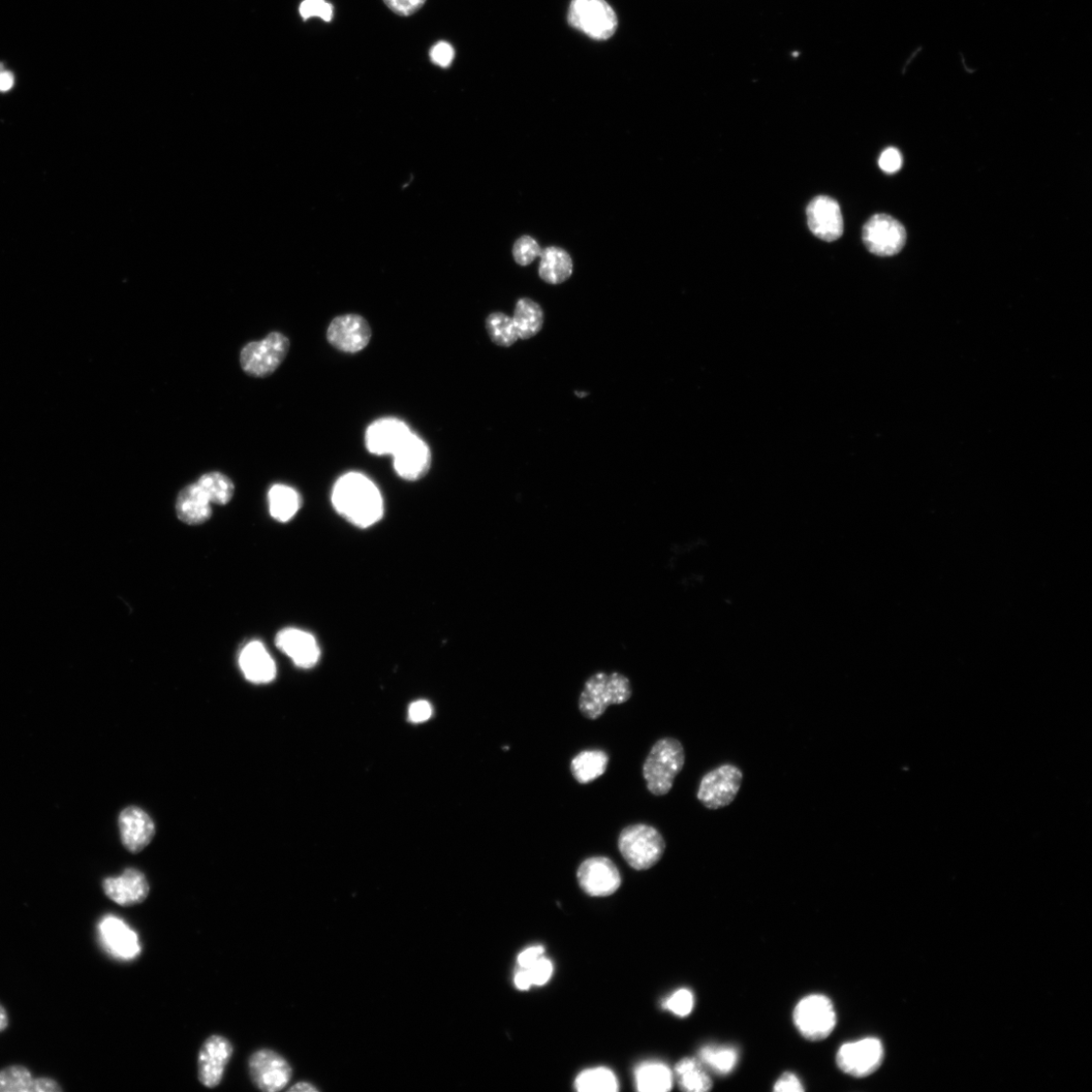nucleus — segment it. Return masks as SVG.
Wrapping results in <instances>:
<instances>
[{
    "mask_svg": "<svg viewBox=\"0 0 1092 1092\" xmlns=\"http://www.w3.org/2000/svg\"><path fill=\"white\" fill-rule=\"evenodd\" d=\"M335 510L360 528L378 523L384 516V500L380 490L359 473L342 476L332 492Z\"/></svg>",
    "mask_w": 1092,
    "mask_h": 1092,
    "instance_id": "f257e3e1",
    "label": "nucleus"
},
{
    "mask_svg": "<svg viewBox=\"0 0 1092 1092\" xmlns=\"http://www.w3.org/2000/svg\"><path fill=\"white\" fill-rule=\"evenodd\" d=\"M632 696V683L626 675L598 672L586 681L579 698V709L587 720L596 721L609 706L626 703Z\"/></svg>",
    "mask_w": 1092,
    "mask_h": 1092,
    "instance_id": "f03ea898",
    "label": "nucleus"
},
{
    "mask_svg": "<svg viewBox=\"0 0 1092 1092\" xmlns=\"http://www.w3.org/2000/svg\"><path fill=\"white\" fill-rule=\"evenodd\" d=\"M684 765L682 743L673 737L659 739L652 745L643 764L642 773L648 791L655 796L667 795Z\"/></svg>",
    "mask_w": 1092,
    "mask_h": 1092,
    "instance_id": "7ed1b4c3",
    "label": "nucleus"
},
{
    "mask_svg": "<svg viewBox=\"0 0 1092 1092\" xmlns=\"http://www.w3.org/2000/svg\"><path fill=\"white\" fill-rule=\"evenodd\" d=\"M618 849L632 868L643 871L661 861L665 854L666 841L657 829L638 824L622 830L618 837Z\"/></svg>",
    "mask_w": 1092,
    "mask_h": 1092,
    "instance_id": "20e7f679",
    "label": "nucleus"
},
{
    "mask_svg": "<svg viewBox=\"0 0 1092 1092\" xmlns=\"http://www.w3.org/2000/svg\"><path fill=\"white\" fill-rule=\"evenodd\" d=\"M291 349L290 339L279 332H271L261 341L248 343L241 352L240 364L248 376L267 378L287 358Z\"/></svg>",
    "mask_w": 1092,
    "mask_h": 1092,
    "instance_id": "39448f33",
    "label": "nucleus"
},
{
    "mask_svg": "<svg viewBox=\"0 0 1092 1092\" xmlns=\"http://www.w3.org/2000/svg\"><path fill=\"white\" fill-rule=\"evenodd\" d=\"M799 1033L809 1041L828 1038L836 1024L834 1007L826 995L811 994L802 998L793 1014Z\"/></svg>",
    "mask_w": 1092,
    "mask_h": 1092,
    "instance_id": "423d86ee",
    "label": "nucleus"
},
{
    "mask_svg": "<svg viewBox=\"0 0 1092 1092\" xmlns=\"http://www.w3.org/2000/svg\"><path fill=\"white\" fill-rule=\"evenodd\" d=\"M569 23L595 40H608L618 25L616 14L605 0H573Z\"/></svg>",
    "mask_w": 1092,
    "mask_h": 1092,
    "instance_id": "0eeeda50",
    "label": "nucleus"
},
{
    "mask_svg": "<svg viewBox=\"0 0 1092 1092\" xmlns=\"http://www.w3.org/2000/svg\"><path fill=\"white\" fill-rule=\"evenodd\" d=\"M862 237L868 251L882 258L898 255L907 243L906 229L885 214L873 215L865 224Z\"/></svg>",
    "mask_w": 1092,
    "mask_h": 1092,
    "instance_id": "6e6552de",
    "label": "nucleus"
},
{
    "mask_svg": "<svg viewBox=\"0 0 1092 1092\" xmlns=\"http://www.w3.org/2000/svg\"><path fill=\"white\" fill-rule=\"evenodd\" d=\"M741 783L742 772L735 765L725 764L702 778L697 797L706 808L720 809L733 803Z\"/></svg>",
    "mask_w": 1092,
    "mask_h": 1092,
    "instance_id": "1a4fd4ad",
    "label": "nucleus"
},
{
    "mask_svg": "<svg viewBox=\"0 0 1092 1092\" xmlns=\"http://www.w3.org/2000/svg\"><path fill=\"white\" fill-rule=\"evenodd\" d=\"M884 1049L880 1040L866 1038L846 1043L836 1053V1065L846 1074L866 1077L876 1072L882 1065Z\"/></svg>",
    "mask_w": 1092,
    "mask_h": 1092,
    "instance_id": "9d476101",
    "label": "nucleus"
},
{
    "mask_svg": "<svg viewBox=\"0 0 1092 1092\" xmlns=\"http://www.w3.org/2000/svg\"><path fill=\"white\" fill-rule=\"evenodd\" d=\"M249 1072L259 1089L276 1092L290 1083L293 1070L282 1055L269 1049H261L249 1059Z\"/></svg>",
    "mask_w": 1092,
    "mask_h": 1092,
    "instance_id": "9b49d317",
    "label": "nucleus"
},
{
    "mask_svg": "<svg viewBox=\"0 0 1092 1092\" xmlns=\"http://www.w3.org/2000/svg\"><path fill=\"white\" fill-rule=\"evenodd\" d=\"M577 878L582 890L593 897L610 896L622 882L618 868L606 857L585 860L578 869Z\"/></svg>",
    "mask_w": 1092,
    "mask_h": 1092,
    "instance_id": "f8f14e48",
    "label": "nucleus"
},
{
    "mask_svg": "<svg viewBox=\"0 0 1092 1092\" xmlns=\"http://www.w3.org/2000/svg\"><path fill=\"white\" fill-rule=\"evenodd\" d=\"M372 331L360 315L349 314L332 320L327 329V340L336 350L346 354L363 351L370 342Z\"/></svg>",
    "mask_w": 1092,
    "mask_h": 1092,
    "instance_id": "ddd939ff",
    "label": "nucleus"
},
{
    "mask_svg": "<svg viewBox=\"0 0 1092 1092\" xmlns=\"http://www.w3.org/2000/svg\"><path fill=\"white\" fill-rule=\"evenodd\" d=\"M99 935L106 951L119 960L131 961L141 953L137 932L115 916H107L100 922Z\"/></svg>",
    "mask_w": 1092,
    "mask_h": 1092,
    "instance_id": "4468645a",
    "label": "nucleus"
},
{
    "mask_svg": "<svg viewBox=\"0 0 1092 1092\" xmlns=\"http://www.w3.org/2000/svg\"><path fill=\"white\" fill-rule=\"evenodd\" d=\"M231 1042L223 1036H211L199 1054V1079L208 1088L221 1083L225 1069L233 1055Z\"/></svg>",
    "mask_w": 1092,
    "mask_h": 1092,
    "instance_id": "2eb2a0df",
    "label": "nucleus"
},
{
    "mask_svg": "<svg viewBox=\"0 0 1092 1092\" xmlns=\"http://www.w3.org/2000/svg\"><path fill=\"white\" fill-rule=\"evenodd\" d=\"M806 214L810 231L824 241L833 242L844 233V218L839 205L830 197L815 198L809 203Z\"/></svg>",
    "mask_w": 1092,
    "mask_h": 1092,
    "instance_id": "dca6fc26",
    "label": "nucleus"
},
{
    "mask_svg": "<svg viewBox=\"0 0 1092 1092\" xmlns=\"http://www.w3.org/2000/svg\"><path fill=\"white\" fill-rule=\"evenodd\" d=\"M397 474L405 481L415 482L424 478L431 466L429 447L411 433L407 440L393 454Z\"/></svg>",
    "mask_w": 1092,
    "mask_h": 1092,
    "instance_id": "f3484780",
    "label": "nucleus"
},
{
    "mask_svg": "<svg viewBox=\"0 0 1092 1092\" xmlns=\"http://www.w3.org/2000/svg\"><path fill=\"white\" fill-rule=\"evenodd\" d=\"M105 894L120 907H133L149 895L150 887L144 874L134 868L123 871L119 878L104 880Z\"/></svg>",
    "mask_w": 1092,
    "mask_h": 1092,
    "instance_id": "a211bd4d",
    "label": "nucleus"
},
{
    "mask_svg": "<svg viewBox=\"0 0 1092 1092\" xmlns=\"http://www.w3.org/2000/svg\"><path fill=\"white\" fill-rule=\"evenodd\" d=\"M411 433L404 422L396 418H383L367 428L365 446L372 454L393 455Z\"/></svg>",
    "mask_w": 1092,
    "mask_h": 1092,
    "instance_id": "6ab92c4d",
    "label": "nucleus"
},
{
    "mask_svg": "<svg viewBox=\"0 0 1092 1092\" xmlns=\"http://www.w3.org/2000/svg\"><path fill=\"white\" fill-rule=\"evenodd\" d=\"M275 643L299 668H313L320 660L321 649L317 640L307 632L286 629L277 634Z\"/></svg>",
    "mask_w": 1092,
    "mask_h": 1092,
    "instance_id": "aec40b11",
    "label": "nucleus"
},
{
    "mask_svg": "<svg viewBox=\"0 0 1092 1092\" xmlns=\"http://www.w3.org/2000/svg\"><path fill=\"white\" fill-rule=\"evenodd\" d=\"M119 827L122 845L131 853L143 851L155 834L151 818L139 807L130 806L121 811Z\"/></svg>",
    "mask_w": 1092,
    "mask_h": 1092,
    "instance_id": "412c9836",
    "label": "nucleus"
},
{
    "mask_svg": "<svg viewBox=\"0 0 1092 1092\" xmlns=\"http://www.w3.org/2000/svg\"><path fill=\"white\" fill-rule=\"evenodd\" d=\"M240 668L248 681L267 684L276 676V666L261 641L248 643L240 653Z\"/></svg>",
    "mask_w": 1092,
    "mask_h": 1092,
    "instance_id": "4be33fe9",
    "label": "nucleus"
},
{
    "mask_svg": "<svg viewBox=\"0 0 1092 1092\" xmlns=\"http://www.w3.org/2000/svg\"><path fill=\"white\" fill-rule=\"evenodd\" d=\"M211 501L198 484L183 488L176 500V514L180 521L189 525H201L212 517Z\"/></svg>",
    "mask_w": 1092,
    "mask_h": 1092,
    "instance_id": "5701e85b",
    "label": "nucleus"
},
{
    "mask_svg": "<svg viewBox=\"0 0 1092 1092\" xmlns=\"http://www.w3.org/2000/svg\"><path fill=\"white\" fill-rule=\"evenodd\" d=\"M540 276L550 285L563 284L573 273V261L563 248L551 246L541 254Z\"/></svg>",
    "mask_w": 1092,
    "mask_h": 1092,
    "instance_id": "b1692460",
    "label": "nucleus"
},
{
    "mask_svg": "<svg viewBox=\"0 0 1092 1092\" xmlns=\"http://www.w3.org/2000/svg\"><path fill=\"white\" fill-rule=\"evenodd\" d=\"M636 1085L641 1092H667L674 1083L673 1071L662 1063H644L635 1071Z\"/></svg>",
    "mask_w": 1092,
    "mask_h": 1092,
    "instance_id": "393cba45",
    "label": "nucleus"
},
{
    "mask_svg": "<svg viewBox=\"0 0 1092 1092\" xmlns=\"http://www.w3.org/2000/svg\"><path fill=\"white\" fill-rule=\"evenodd\" d=\"M675 1076L679 1087L688 1092H706L713 1086L712 1080L696 1058H685L675 1068Z\"/></svg>",
    "mask_w": 1092,
    "mask_h": 1092,
    "instance_id": "a878e982",
    "label": "nucleus"
},
{
    "mask_svg": "<svg viewBox=\"0 0 1092 1092\" xmlns=\"http://www.w3.org/2000/svg\"><path fill=\"white\" fill-rule=\"evenodd\" d=\"M608 763L609 757L604 751H583L573 759L571 772L580 784H589L606 772Z\"/></svg>",
    "mask_w": 1092,
    "mask_h": 1092,
    "instance_id": "bb28decb",
    "label": "nucleus"
},
{
    "mask_svg": "<svg viewBox=\"0 0 1092 1092\" xmlns=\"http://www.w3.org/2000/svg\"><path fill=\"white\" fill-rule=\"evenodd\" d=\"M268 501L270 515L282 523L292 520L302 504L299 493L285 485H274L269 490Z\"/></svg>",
    "mask_w": 1092,
    "mask_h": 1092,
    "instance_id": "cd10ccee",
    "label": "nucleus"
},
{
    "mask_svg": "<svg viewBox=\"0 0 1092 1092\" xmlns=\"http://www.w3.org/2000/svg\"><path fill=\"white\" fill-rule=\"evenodd\" d=\"M513 321L520 339L533 338L544 326V310L533 300L520 299L515 307Z\"/></svg>",
    "mask_w": 1092,
    "mask_h": 1092,
    "instance_id": "c85d7f7f",
    "label": "nucleus"
},
{
    "mask_svg": "<svg viewBox=\"0 0 1092 1092\" xmlns=\"http://www.w3.org/2000/svg\"><path fill=\"white\" fill-rule=\"evenodd\" d=\"M738 1051L733 1046L707 1045L700 1049L701 1064L719 1075L731 1074L738 1063Z\"/></svg>",
    "mask_w": 1092,
    "mask_h": 1092,
    "instance_id": "c756f323",
    "label": "nucleus"
},
{
    "mask_svg": "<svg viewBox=\"0 0 1092 1092\" xmlns=\"http://www.w3.org/2000/svg\"><path fill=\"white\" fill-rule=\"evenodd\" d=\"M575 1086L581 1092H615L619 1089L614 1072L604 1068L584 1070L578 1075Z\"/></svg>",
    "mask_w": 1092,
    "mask_h": 1092,
    "instance_id": "7c9ffc66",
    "label": "nucleus"
},
{
    "mask_svg": "<svg viewBox=\"0 0 1092 1092\" xmlns=\"http://www.w3.org/2000/svg\"><path fill=\"white\" fill-rule=\"evenodd\" d=\"M197 484L207 494L211 503L216 505H227L234 496L233 482L222 473H208L202 476Z\"/></svg>",
    "mask_w": 1092,
    "mask_h": 1092,
    "instance_id": "2f4dec72",
    "label": "nucleus"
},
{
    "mask_svg": "<svg viewBox=\"0 0 1092 1092\" xmlns=\"http://www.w3.org/2000/svg\"><path fill=\"white\" fill-rule=\"evenodd\" d=\"M486 329L495 345L510 348L519 339L513 318L503 313H493L486 320Z\"/></svg>",
    "mask_w": 1092,
    "mask_h": 1092,
    "instance_id": "473e14b6",
    "label": "nucleus"
},
{
    "mask_svg": "<svg viewBox=\"0 0 1092 1092\" xmlns=\"http://www.w3.org/2000/svg\"><path fill=\"white\" fill-rule=\"evenodd\" d=\"M34 1081L32 1072L22 1066L0 1070V1092H33Z\"/></svg>",
    "mask_w": 1092,
    "mask_h": 1092,
    "instance_id": "72a5a7b5",
    "label": "nucleus"
},
{
    "mask_svg": "<svg viewBox=\"0 0 1092 1092\" xmlns=\"http://www.w3.org/2000/svg\"><path fill=\"white\" fill-rule=\"evenodd\" d=\"M542 254V248L536 239L528 235L519 238L513 246L515 261L526 266L533 263Z\"/></svg>",
    "mask_w": 1092,
    "mask_h": 1092,
    "instance_id": "f704fd0d",
    "label": "nucleus"
},
{
    "mask_svg": "<svg viewBox=\"0 0 1092 1092\" xmlns=\"http://www.w3.org/2000/svg\"><path fill=\"white\" fill-rule=\"evenodd\" d=\"M663 1007L678 1017H688L694 1008V995L689 989H679L667 998Z\"/></svg>",
    "mask_w": 1092,
    "mask_h": 1092,
    "instance_id": "c9c22d12",
    "label": "nucleus"
},
{
    "mask_svg": "<svg viewBox=\"0 0 1092 1092\" xmlns=\"http://www.w3.org/2000/svg\"><path fill=\"white\" fill-rule=\"evenodd\" d=\"M300 14L304 20L319 17L325 22H330L333 18V7L325 0H304L300 6Z\"/></svg>",
    "mask_w": 1092,
    "mask_h": 1092,
    "instance_id": "e433bc0d",
    "label": "nucleus"
},
{
    "mask_svg": "<svg viewBox=\"0 0 1092 1092\" xmlns=\"http://www.w3.org/2000/svg\"><path fill=\"white\" fill-rule=\"evenodd\" d=\"M524 971L527 973L533 985L543 986L550 979L553 973V966L548 959L543 956L534 965L530 966L529 969Z\"/></svg>",
    "mask_w": 1092,
    "mask_h": 1092,
    "instance_id": "4c0bfd02",
    "label": "nucleus"
},
{
    "mask_svg": "<svg viewBox=\"0 0 1092 1092\" xmlns=\"http://www.w3.org/2000/svg\"><path fill=\"white\" fill-rule=\"evenodd\" d=\"M384 2L395 14L409 17L420 11L426 0H384Z\"/></svg>",
    "mask_w": 1092,
    "mask_h": 1092,
    "instance_id": "58836bf2",
    "label": "nucleus"
},
{
    "mask_svg": "<svg viewBox=\"0 0 1092 1092\" xmlns=\"http://www.w3.org/2000/svg\"><path fill=\"white\" fill-rule=\"evenodd\" d=\"M430 58L434 65L446 69L452 64L454 50L451 44L440 42L431 49Z\"/></svg>",
    "mask_w": 1092,
    "mask_h": 1092,
    "instance_id": "ea45409f",
    "label": "nucleus"
},
{
    "mask_svg": "<svg viewBox=\"0 0 1092 1092\" xmlns=\"http://www.w3.org/2000/svg\"><path fill=\"white\" fill-rule=\"evenodd\" d=\"M879 166L885 173L897 172L902 166L901 153L896 148H887L880 155Z\"/></svg>",
    "mask_w": 1092,
    "mask_h": 1092,
    "instance_id": "a19ab883",
    "label": "nucleus"
},
{
    "mask_svg": "<svg viewBox=\"0 0 1092 1092\" xmlns=\"http://www.w3.org/2000/svg\"><path fill=\"white\" fill-rule=\"evenodd\" d=\"M432 712V707L429 702L424 700L416 701L412 703L409 708V720L414 724L427 722Z\"/></svg>",
    "mask_w": 1092,
    "mask_h": 1092,
    "instance_id": "79ce46f5",
    "label": "nucleus"
},
{
    "mask_svg": "<svg viewBox=\"0 0 1092 1092\" xmlns=\"http://www.w3.org/2000/svg\"><path fill=\"white\" fill-rule=\"evenodd\" d=\"M774 1090L777 1092H800L804 1091V1087L795 1074L786 1072L775 1083Z\"/></svg>",
    "mask_w": 1092,
    "mask_h": 1092,
    "instance_id": "37998d69",
    "label": "nucleus"
},
{
    "mask_svg": "<svg viewBox=\"0 0 1092 1092\" xmlns=\"http://www.w3.org/2000/svg\"><path fill=\"white\" fill-rule=\"evenodd\" d=\"M544 946H533L522 951L517 957L519 970H527L545 954Z\"/></svg>",
    "mask_w": 1092,
    "mask_h": 1092,
    "instance_id": "c03bdc74",
    "label": "nucleus"
},
{
    "mask_svg": "<svg viewBox=\"0 0 1092 1092\" xmlns=\"http://www.w3.org/2000/svg\"><path fill=\"white\" fill-rule=\"evenodd\" d=\"M64 1088L59 1082L50 1077L35 1078L33 1092H61Z\"/></svg>",
    "mask_w": 1092,
    "mask_h": 1092,
    "instance_id": "a18cd8bd",
    "label": "nucleus"
},
{
    "mask_svg": "<svg viewBox=\"0 0 1092 1092\" xmlns=\"http://www.w3.org/2000/svg\"><path fill=\"white\" fill-rule=\"evenodd\" d=\"M514 983L519 990L523 991L528 990L530 987L533 986L532 981H530L529 976L524 970H518L516 972L514 976Z\"/></svg>",
    "mask_w": 1092,
    "mask_h": 1092,
    "instance_id": "49530a36",
    "label": "nucleus"
},
{
    "mask_svg": "<svg viewBox=\"0 0 1092 1092\" xmlns=\"http://www.w3.org/2000/svg\"><path fill=\"white\" fill-rule=\"evenodd\" d=\"M15 83L14 75L10 72H0V91L10 90Z\"/></svg>",
    "mask_w": 1092,
    "mask_h": 1092,
    "instance_id": "de8ad7c7",
    "label": "nucleus"
},
{
    "mask_svg": "<svg viewBox=\"0 0 1092 1092\" xmlns=\"http://www.w3.org/2000/svg\"><path fill=\"white\" fill-rule=\"evenodd\" d=\"M290 1091H293V1092H315V1091H319V1089L316 1086H314L313 1084L309 1083V1082L303 1081V1082L296 1083L294 1086H292L290 1088Z\"/></svg>",
    "mask_w": 1092,
    "mask_h": 1092,
    "instance_id": "09e8293b",
    "label": "nucleus"
},
{
    "mask_svg": "<svg viewBox=\"0 0 1092 1092\" xmlns=\"http://www.w3.org/2000/svg\"><path fill=\"white\" fill-rule=\"evenodd\" d=\"M9 1024L10 1019L8 1012L6 1008L2 1004H0V1033L5 1032L6 1029L9 1027Z\"/></svg>",
    "mask_w": 1092,
    "mask_h": 1092,
    "instance_id": "8fccbe9b",
    "label": "nucleus"
}]
</instances>
